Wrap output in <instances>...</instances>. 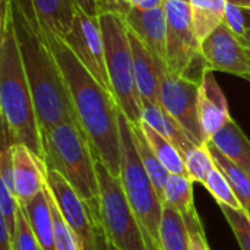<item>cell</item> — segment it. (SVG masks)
<instances>
[{
    "label": "cell",
    "mask_w": 250,
    "mask_h": 250,
    "mask_svg": "<svg viewBox=\"0 0 250 250\" xmlns=\"http://www.w3.org/2000/svg\"><path fill=\"white\" fill-rule=\"evenodd\" d=\"M42 35L63 73L78 123L95 158L103 161L111 174L120 176L122 142L119 116L122 110L114 95L85 69L62 38L48 32H42Z\"/></svg>",
    "instance_id": "6da1fadb"
},
{
    "label": "cell",
    "mask_w": 250,
    "mask_h": 250,
    "mask_svg": "<svg viewBox=\"0 0 250 250\" xmlns=\"http://www.w3.org/2000/svg\"><path fill=\"white\" fill-rule=\"evenodd\" d=\"M10 13L41 133L63 123L79 126L63 73L41 29L12 3Z\"/></svg>",
    "instance_id": "7a4b0ae2"
},
{
    "label": "cell",
    "mask_w": 250,
    "mask_h": 250,
    "mask_svg": "<svg viewBox=\"0 0 250 250\" xmlns=\"http://www.w3.org/2000/svg\"><path fill=\"white\" fill-rule=\"evenodd\" d=\"M0 114L3 146L23 145L45 164L42 136L10 13L0 23Z\"/></svg>",
    "instance_id": "3957f363"
},
{
    "label": "cell",
    "mask_w": 250,
    "mask_h": 250,
    "mask_svg": "<svg viewBox=\"0 0 250 250\" xmlns=\"http://www.w3.org/2000/svg\"><path fill=\"white\" fill-rule=\"evenodd\" d=\"M45 167L60 173L78 195L100 212V190L92 148L76 123H63L41 133Z\"/></svg>",
    "instance_id": "277c9868"
},
{
    "label": "cell",
    "mask_w": 250,
    "mask_h": 250,
    "mask_svg": "<svg viewBox=\"0 0 250 250\" xmlns=\"http://www.w3.org/2000/svg\"><path fill=\"white\" fill-rule=\"evenodd\" d=\"M119 125L122 142V185L126 198L146 234L148 248L149 250H160V226L164 204L138 154L133 126L122 111Z\"/></svg>",
    "instance_id": "5b68a950"
},
{
    "label": "cell",
    "mask_w": 250,
    "mask_h": 250,
    "mask_svg": "<svg viewBox=\"0 0 250 250\" xmlns=\"http://www.w3.org/2000/svg\"><path fill=\"white\" fill-rule=\"evenodd\" d=\"M100 25L104 40L105 63L111 92L133 126L142 123V100L135 78L133 51L127 37V25L120 15H100Z\"/></svg>",
    "instance_id": "8992f818"
},
{
    "label": "cell",
    "mask_w": 250,
    "mask_h": 250,
    "mask_svg": "<svg viewBox=\"0 0 250 250\" xmlns=\"http://www.w3.org/2000/svg\"><path fill=\"white\" fill-rule=\"evenodd\" d=\"M100 190V224L114 250H149L146 234L135 215L120 176L108 171L105 164L95 158Z\"/></svg>",
    "instance_id": "52a82bcc"
},
{
    "label": "cell",
    "mask_w": 250,
    "mask_h": 250,
    "mask_svg": "<svg viewBox=\"0 0 250 250\" xmlns=\"http://www.w3.org/2000/svg\"><path fill=\"white\" fill-rule=\"evenodd\" d=\"M158 70L161 107L183 127L195 145L201 146L208 144L198 116V94L201 81L174 73L167 63L161 60H158Z\"/></svg>",
    "instance_id": "ba28073f"
},
{
    "label": "cell",
    "mask_w": 250,
    "mask_h": 250,
    "mask_svg": "<svg viewBox=\"0 0 250 250\" xmlns=\"http://www.w3.org/2000/svg\"><path fill=\"white\" fill-rule=\"evenodd\" d=\"M45 185L63 220L76 236L82 250H94L97 237L103 231L100 212L88 205L60 173L47 170Z\"/></svg>",
    "instance_id": "9c48e42d"
},
{
    "label": "cell",
    "mask_w": 250,
    "mask_h": 250,
    "mask_svg": "<svg viewBox=\"0 0 250 250\" xmlns=\"http://www.w3.org/2000/svg\"><path fill=\"white\" fill-rule=\"evenodd\" d=\"M167 16V66L180 76L192 78L195 62L201 56L190 13L189 0H166ZM193 79V78H192Z\"/></svg>",
    "instance_id": "30bf717a"
},
{
    "label": "cell",
    "mask_w": 250,
    "mask_h": 250,
    "mask_svg": "<svg viewBox=\"0 0 250 250\" xmlns=\"http://www.w3.org/2000/svg\"><path fill=\"white\" fill-rule=\"evenodd\" d=\"M63 41L67 44L76 59L85 66V69L105 89L111 92L105 63L104 40L98 16H89L85 12L76 9L73 25Z\"/></svg>",
    "instance_id": "8fae6325"
},
{
    "label": "cell",
    "mask_w": 250,
    "mask_h": 250,
    "mask_svg": "<svg viewBox=\"0 0 250 250\" xmlns=\"http://www.w3.org/2000/svg\"><path fill=\"white\" fill-rule=\"evenodd\" d=\"M204 66L250 81V59L246 47L224 23L201 42Z\"/></svg>",
    "instance_id": "7c38bea8"
},
{
    "label": "cell",
    "mask_w": 250,
    "mask_h": 250,
    "mask_svg": "<svg viewBox=\"0 0 250 250\" xmlns=\"http://www.w3.org/2000/svg\"><path fill=\"white\" fill-rule=\"evenodd\" d=\"M19 7L42 32L64 38L76 15L73 0H10Z\"/></svg>",
    "instance_id": "4fadbf2b"
},
{
    "label": "cell",
    "mask_w": 250,
    "mask_h": 250,
    "mask_svg": "<svg viewBox=\"0 0 250 250\" xmlns=\"http://www.w3.org/2000/svg\"><path fill=\"white\" fill-rule=\"evenodd\" d=\"M10 152L15 196L19 207H25L44 189L47 180V167L23 145H12Z\"/></svg>",
    "instance_id": "5bb4252c"
},
{
    "label": "cell",
    "mask_w": 250,
    "mask_h": 250,
    "mask_svg": "<svg viewBox=\"0 0 250 250\" xmlns=\"http://www.w3.org/2000/svg\"><path fill=\"white\" fill-rule=\"evenodd\" d=\"M198 116L201 127L208 141L231 120L227 98L220 88L212 70L208 67L204 69L201 78L198 94Z\"/></svg>",
    "instance_id": "9a60e30c"
},
{
    "label": "cell",
    "mask_w": 250,
    "mask_h": 250,
    "mask_svg": "<svg viewBox=\"0 0 250 250\" xmlns=\"http://www.w3.org/2000/svg\"><path fill=\"white\" fill-rule=\"evenodd\" d=\"M125 18L127 28L158 60L167 63V16L164 6L152 10L132 7Z\"/></svg>",
    "instance_id": "2e32d148"
},
{
    "label": "cell",
    "mask_w": 250,
    "mask_h": 250,
    "mask_svg": "<svg viewBox=\"0 0 250 250\" xmlns=\"http://www.w3.org/2000/svg\"><path fill=\"white\" fill-rule=\"evenodd\" d=\"M127 37L133 51L135 78H136V85L142 104L161 105L158 59L154 57V54L146 48V45L129 28H127Z\"/></svg>",
    "instance_id": "e0dca14e"
},
{
    "label": "cell",
    "mask_w": 250,
    "mask_h": 250,
    "mask_svg": "<svg viewBox=\"0 0 250 250\" xmlns=\"http://www.w3.org/2000/svg\"><path fill=\"white\" fill-rule=\"evenodd\" d=\"M164 204L179 211L190 231L204 230L193 201V182L183 174H170L164 188Z\"/></svg>",
    "instance_id": "ac0fdd59"
},
{
    "label": "cell",
    "mask_w": 250,
    "mask_h": 250,
    "mask_svg": "<svg viewBox=\"0 0 250 250\" xmlns=\"http://www.w3.org/2000/svg\"><path fill=\"white\" fill-rule=\"evenodd\" d=\"M42 250H54V223L47 185L25 207H21Z\"/></svg>",
    "instance_id": "d6986e66"
},
{
    "label": "cell",
    "mask_w": 250,
    "mask_h": 250,
    "mask_svg": "<svg viewBox=\"0 0 250 250\" xmlns=\"http://www.w3.org/2000/svg\"><path fill=\"white\" fill-rule=\"evenodd\" d=\"M209 142H212L220 152H223L250 179V141L233 119L220 129Z\"/></svg>",
    "instance_id": "ffe728a7"
},
{
    "label": "cell",
    "mask_w": 250,
    "mask_h": 250,
    "mask_svg": "<svg viewBox=\"0 0 250 250\" xmlns=\"http://www.w3.org/2000/svg\"><path fill=\"white\" fill-rule=\"evenodd\" d=\"M142 122L149 125L163 136H166L180 151L182 157L193 146H198L189 139L183 127L161 105L142 104Z\"/></svg>",
    "instance_id": "44dd1931"
},
{
    "label": "cell",
    "mask_w": 250,
    "mask_h": 250,
    "mask_svg": "<svg viewBox=\"0 0 250 250\" xmlns=\"http://www.w3.org/2000/svg\"><path fill=\"white\" fill-rule=\"evenodd\" d=\"M193 32L201 44L223 25L229 0H189Z\"/></svg>",
    "instance_id": "7402d4cb"
},
{
    "label": "cell",
    "mask_w": 250,
    "mask_h": 250,
    "mask_svg": "<svg viewBox=\"0 0 250 250\" xmlns=\"http://www.w3.org/2000/svg\"><path fill=\"white\" fill-rule=\"evenodd\" d=\"M160 250H190V233L183 215L167 204L163 205Z\"/></svg>",
    "instance_id": "603a6c76"
},
{
    "label": "cell",
    "mask_w": 250,
    "mask_h": 250,
    "mask_svg": "<svg viewBox=\"0 0 250 250\" xmlns=\"http://www.w3.org/2000/svg\"><path fill=\"white\" fill-rule=\"evenodd\" d=\"M141 129H142V132H144L149 146L152 148V151L155 152L158 160L163 163V166L167 168V171L170 174L188 176V171H186V167H185V161H183V157H182L180 151L166 136L158 133L155 129H152L145 122L141 123Z\"/></svg>",
    "instance_id": "cb8c5ba5"
},
{
    "label": "cell",
    "mask_w": 250,
    "mask_h": 250,
    "mask_svg": "<svg viewBox=\"0 0 250 250\" xmlns=\"http://www.w3.org/2000/svg\"><path fill=\"white\" fill-rule=\"evenodd\" d=\"M208 148L211 151V155L215 161V166L224 173L227 180L230 182L233 192L236 198L239 199L242 208L246 211L250 217V179L246 173H243L237 166H234L223 152L217 149V146L208 141Z\"/></svg>",
    "instance_id": "d4e9b609"
},
{
    "label": "cell",
    "mask_w": 250,
    "mask_h": 250,
    "mask_svg": "<svg viewBox=\"0 0 250 250\" xmlns=\"http://www.w3.org/2000/svg\"><path fill=\"white\" fill-rule=\"evenodd\" d=\"M133 126V125H132ZM133 136H135V145H136V149H138V154L141 157V161L146 170V173L149 174L163 204H164V188L167 185V180H168V176L170 173L167 171V168L163 166V163L158 160V157L155 155V152L152 151V148L149 146L142 129H141V125L139 126H133Z\"/></svg>",
    "instance_id": "484cf974"
},
{
    "label": "cell",
    "mask_w": 250,
    "mask_h": 250,
    "mask_svg": "<svg viewBox=\"0 0 250 250\" xmlns=\"http://www.w3.org/2000/svg\"><path fill=\"white\" fill-rule=\"evenodd\" d=\"M185 167L188 171L189 179L193 183L204 185L211 170L215 167V161L211 155L208 144L201 146H193L186 154H183Z\"/></svg>",
    "instance_id": "4316f807"
},
{
    "label": "cell",
    "mask_w": 250,
    "mask_h": 250,
    "mask_svg": "<svg viewBox=\"0 0 250 250\" xmlns=\"http://www.w3.org/2000/svg\"><path fill=\"white\" fill-rule=\"evenodd\" d=\"M204 186L214 196L218 207L224 205V207H230V208H234V209H243L239 199L236 198V195L233 192V188H231L230 182L227 180L224 173L217 166L208 174Z\"/></svg>",
    "instance_id": "83f0119b"
},
{
    "label": "cell",
    "mask_w": 250,
    "mask_h": 250,
    "mask_svg": "<svg viewBox=\"0 0 250 250\" xmlns=\"http://www.w3.org/2000/svg\"><path fill=\"white\" fill-rule=\"evenodd\" d=\"M231 231L234 233L242 250H250V217L245 209H234L230 207H220Z\"/></svg>",
    "instance_id": "f1b7e54d"
},
{
    "label": "cell",
    "mask_w": 250,
    "mask_h": 250,
    "mask_svg": "<svg viewBox=\"0 0 250 250\" xmlns=\"http://www.w3.org/2000/svg\"><path fill=\"white\" fill-rule=\"evenodd\" d=\"M50 204L53 209V223H54V250H82L76 236L63 220L51 195H50Z\"/></svg>",
    "instance_id": "f546056e"
},
{
    "label": "cell",
    "mask_w": 250,
    "mask_h": 250,
    "mask_svg": "<svg viewBox=\"0 0 250 250\" xmlns=\"http://www.w3.org/2000/svg\"><path fill=\"white\" fill-rule=\"evenodd\" d=\"M12 248L13 250H42L31 226H29V221H28L23 209L21 207L18 209L16 230H15V236L12 239Z\"/></svg>",
    "instance_id": "4dcf8cb0"
},
{
    "label": "cell",
    "mask_w": 250,
    "mask_h": 250,
    "mask_svg": "<svg viewBox=\"0 0 250 250\" xmlns=\"http://www.w3.org/2000/svg\"><path fill=\"white\" fill-rule=\"evenodd\" d=\"M19 204L15 195L7 189V186L0 180V218L4 221L10 239L15 236L16 230V217H18Z\"/></svg>",
    "instance_id": "1f68e13d"
},
{
    "label": "cell",
    "mask_w": 250,
    "mask_h": 250,
    "mask_svg": "<svg viewBox=\"0 0 250 250\" xmlns=\"http://www.w3.org/2000/svg\"><path fill=\"white\" fill-rule=\"evenodd\" d=\"M223 23L236 34V37H242L248 28L246 25V18L243 13V9L231 1H229L227 9H226V15H224V21Z\"/></svg>",
    "instance_id": "d6a6232c"
},
{
    "label": "cell",
    "mask_w": 250,
    "mask_h": 250,
    "mask_svg": "<svg viewBox=\"0 0 250 250\" xmlns=\"http://www.w3.org/2000/svg\"><path fill=\"white\" fill-rule=\"evenodd\" d=\"M95 7H97V15H120L126 16L129 10L132 9L130 3L127 0H95Z\"/></svg>",
    "instance_id": "836d02e7"
},
{
    "label": "cell",
    "mask_w": 250,
    "mask_h": 250,
    "mask_svg": "<svg viewBox=\"0 0 250 250\" xmlns=\"http://www.w3.org/2000/svg\"><path fill=\"white\" fill-rule=\"evenodd\" d=\"M190 250H211L204 230L190 231Z\"/></svg>",
    "instance_id": "e575fe53"
},
{
    "label": "cell",
    "mask_w": 250,
    "mask_h": 250,
    "mask_svg": "<svg viewBox=\"0 0 250 250\" xmlns=\"http://www.w3.org/2000/svg\"><path fill=\"white\" fill-rule=\"evenodd\" d=\"M166 0H130V6L139 10H152L164 6Z\"/></svg>",
    "instance_id": "d590c367"
},
{
    "label": "cell",
    "mask_w": 250,
    "mask_h": 250,
    "mask_svg": "<svg viewBox=\"0 0 250 250\" xmlns=\"http://www.w3.org/2000/svg\"><path fill=\"white\" fill-rule=\"evenodd\" d=\"M0 250H13L10 234H9L7 227L1 218H0Z\"/></svg>",
    "instance_id": "8d00e7d4"
},
{
    "label": "cell",
    "mask_w": 250,
    "mask_h": 250,
    "mask_svg": "<svg viewBox=\"0 0 250 250\" xmlns=\"http://www.w3.org/2000/svg\"><path fill=\"white\" fill-rule=\"evenodd\" d=\"M76 9L85 12L89 16H98L97 15V7H95V0H73Z\"/></svg>",
    "instance_id": "74e56055"
},
{
    "label": "cell",
    "mask_w": 250,
    "mask_h": 250,
    "mask_svg": "<svg viewBox=\"0 0 250 250\" xmlns=\"http://www.w3.org/2000/svg\"><path fill=\"white\" fill-rule=\"evenodd\" d=\"M94 250H114V249L110 246V243L107 242V239H105L104 233L101 231V233L98 234V237H97V243H95V248H94Z\"/></svg>",
    "instance_id": "f35d334b"
},
{
    "label": "cell",
    "mask_w": 250,
    "mask_h": 250,
    "mask_svg": "<svg viewBox=\"0 0 250 250\" xmlns=\"http://www.w3.org/2000/svg\"><path fill=\"white\" fill-rule=\"evenodd\" d=\"M239 40H240V42H242L248 50H250V26L246 28L245 34H243L242 37H239Z\"/></svg>",
    "instance_id": "ab89813d"
},
{
    "label": "cell",
    "mask_w": 250,
    "mask_h": 250,
    "mask_svg": "<svg viewBox=\"0 0 250 250\" xmlns=\"http://www.w3.org/2000/svg\"><path fill=\"white\" fill-rule=\"evenodd\" d=\"M229 1H231V3H234V4H237L240 7H249L250 9V0H229Z\"/></svg>",
    "instance_id": "60d3db41"
},
{
    "label": "cell",
    "mask_w": 250,
    "mask_h": 250,
    "mask_svg": "<svg viewBox=\"0 0 250 250\" xmlns=\"http://www.w3.org/2000/svg\"><path fill=\"white\" fill-rule=\"evenodd\" d=\"M243 9V13H245V18H246V25L250 26V9L249 7H242Z\"/></svg>",
    "instance_id": "b9f144b4"
},
{
    "label": "cell",
    "mask_w": 250,
    "mask_h": 250,
    "mask_svg": "<svg viewBox=\"0 0 250 250\" xmlns=\"http://www.w3.org/2000/svg\"><path fill=\"white\" fill-rule=\"evenodd\" d=\"M248 50V48H246ZM248 56H249V59H250V50H248Z\"/></svg>",
    "instance_id": "7bdbcfd3"
},
{
    "label": "cell",
    "mask_w": 250,
    "mask_h": 250,
    "mask_svg": "<svg viewBox=\"0 0 250 250\" xmlns=\"http://www.w3.org/2000/svg\"><path fill=\"white\" fill-rule=\"evenodd\" d=\"M127 1H129V3H130V0H127Z\"/></svg>",
    "instance_id": "ee69618b"
}]
</instances>
